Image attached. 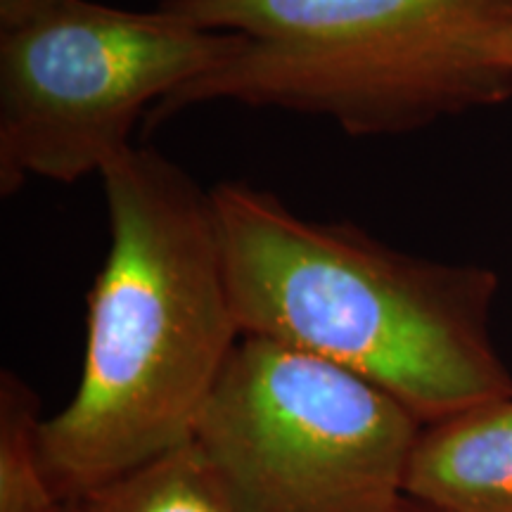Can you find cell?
Here are the masks:
<instances>
[{
  "label": "cell",
  "instance_id": "1",
  "mask_svg": "<svg viewBox=\"0 0 512 512\" xmlns=\"http://www.w3.org/2000/svg\"><path fill=\"white\" fill-rule=\"evenodd\" d=\"M110 252L88 294L72 401L41 422L62 501L188 446L242 332L211 190L147 147L102 169Z\"/></svg>",
  "mask_w": 512,
  "mask_h": 512
},
{
  "label": "cell",
  "instance_id": "2",
  "mask_svg": "<svg viewBox=\"0 0 512 512\" xmlns=\"http://www.w3.org/2000/svg\"><path fill=\"white\" fill-rule=\"evenodd\" d=\"M242 335L302 349L437 425L510 399L486 316L496 278L399 252L354 223L316 221L273 192L211 188Z\"/></svg>",
  "mask_w": 512,
  "mask_h": 512
},
{
  "label": "cell",
  "instance_id": "3",
  "mask_svg": "<svg viewBox=\"0 0 512 512\" xmlns=\"http://www.w3.org/2000/svg\"><path fill=\"white\" fill-rule=\"evenodd\" d=\"M159 8L245 36V46L162 102L155 121L226 100L380 136L512 91V74L489 60L512 0H162Z\"/></svg>",
  "mask_w": 512,
  "mask_h": 512
},
{
  "label": "cell",
  "instance_id": "4",
  "mask_svg": "<svg viewBox=\"0 0 512 512\" xmlns=\"http://www.w3.org/2000/svg\"><path fill=\"white\" fill-rule=\"evenodd\" d=\"M422 427L351 370L242 335L192 444L230 512H396Z\"/></svg>",
  "mask_w": 512,
  "mask_h": 512
},
{
  "label": "cell",
  "instance_id": "5",
  "mask_svg": "<svg viewBox=\"0 0 512 512\" xmlns=\"http://www.w3.org/2000/svg\"><path fill=\"white\" fill-rule=\"evenodd\" d=\"M245 36L192 27L162 8L55 0L0 31V192L29 178L74 183L131 150L145 112L221 67Z\"/></svg>",
  "mask_w": 512,
  "mask_h": 512
},
{
  "label": "cell",
  "instance_id": "6",
  "mask_svg": "<svg viewBox=\"0 0 512 512\" xmlns=\"http://www.w3.org/2000/svg\"><path fill=\"white\" fill-rule=\"evenodd\" d=\"M406 496L437 512H512V396L422 427Z\"/></svg>",
  "mask_w": 512,
  "mask_h": 512
},
{
  "label": "cell",
  "instance_id": "7",
  "mask_svg": "<svg viewBox=\"0 0 512 512\" xmlns=\"http://www.w3.org/2000/svg\"><path fill=\"white\" fill-rule=\"evenodd\" d=\"M79 512H230L207 460L190 444L76 501Z\"/></svg>",
  "mask_w": 512,
  "mask_h": 512
},
{
  "label": "cell",
  "instance_id": "8",
  "mask_svg": "<svg viewBox=\"0 0 512 512\" xmlns=\"http://www.w3.org/2000/svg\"><path fill=\"white\" fill-rule=\"evenodd\" d=\"M36 394L15 373L0 377V512H62L41 451Z\"/></svg>",
  "mask_w": 512,
  "mask_h": 512
},
{
  "label": "cell",
  "instance_id": "9",
  "mask_svg": "<svg viewBox=\"0 0 512 512\" xmlns=\"http://www.w3.org/2000/svg\"><path fill=\"white\" fill-rule=\"evenodd\" d=\"M55 0H0V31H12L48 10Z\"/></svg>",
  "mask_w": 512,
  "mask_h": 512
},
{
  "label": "cell",
  "instance_id": "10",
  "mask_svg": "<svg viewBox=\"0 0 512 512\" xmlns=\"http://www.w3.org/2000/svg\"><path fill=\"white\" fill-rule=\"evenodd\" d=\"M489 60L494 67L512 74V17L489 41Z\"/></svg>",
  "mask_w": 512,
  "mask_h": 512
},
{
  "label": "cell",
  "instance_id": "11",
  "mask_svg": "<svg viewBox=\"0 0 512 512\" xmlns=\"http://www.w3.org/2000/svg\"><path fill=\"white\" fill-rule=\"evenodd\" d=\"M396 512H437V510H430V508H425V505H420V508H408V503H403L399 510Z\"/></svg>",
  "mask_w": 512,
  "mask_h": 512
},
{
  "label": "cell",
  "instance_id": "12",
  "mask_svg": "<svg viewBox=\"0 0 512 512\" xmlns=\"http://www.w3.org/2000/svg\"><path fill=\"white\" fill-rule=\"evenodd\" d=\"M62 512H79V508H76V501H69L67 505H64Z\"/></svg>",
  "mask_w": 512,
  "mask_h": 512
}]
</instances>
